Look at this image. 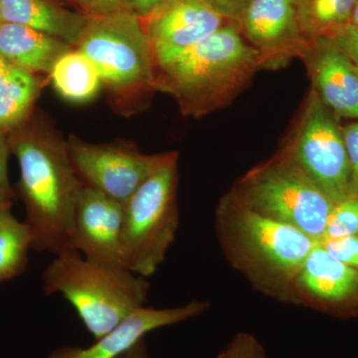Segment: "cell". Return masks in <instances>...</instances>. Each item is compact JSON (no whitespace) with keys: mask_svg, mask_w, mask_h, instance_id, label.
I'll return each mask as SVG.
<instances>
[{"mask_svg":"<svg viewBox=\"0 0 358 358\" xmlns=\"http://www.w3.org/2000/svg\"><path fill=\"white\" fill-rule=\"evenodd\" d=\"M48 77L56 93L69 103L91 102L103 88L95 65L76 47L55 61Z\"/></svg>","mask_w":358,"mask_h":358,"instance_id":"obj_19","label":"cell"},{"mask_svg":"<svg viewBox=\"0 0 358 358\" xmlns=\"http://www.w3.org/2000/svg\"><path fill=\"white\" fill-rule=\"evenodd\" d=\"M65 1H68L69 3L73 4V6H77L78 8L76 0H65Z\"/></svg>","mask_w":358,"mask_h":358,"instance_id":"obj_34","label":"cell"},{"mask_svg":"<svg viewBox=\"0 0 358 358\" xmlns=\"http://www.w3.org/2000/svg\"><path fill=\"white\" fill-rule=\"evenodd\" d=\"M296 285L329 307L358 301V268L341 262L320 243L306 259Z\"/></svg>","mask_w":358,"mask_h":358,"instance_id":"obj_15","label":"cell"},{"mask_svg":"<svg viewBox=\"0 0 358 358\" xmlns=\"http://www.w3.org/2000/svg\"><path fill=\"white\" fill-rule=\"evenodd\" d=\"M67 143L71 162L83 185L122 204L171 154H143L127 141L88 143L74 134Z\"/></svg>","mask_w":358,"mask_h":358,"instance_id":"obj_9","label":"cell"},{"mask_svg":"<svg viewBox=\"0 0 358 358\" xmlns=\"http://www.w3.org/2000/svg\"><path fill=\"white\" fill-rule=\"evenodd\" d=\"M48 83L47 75L9 66L0 78V133L8 134L29 120Z\"/></svg>","mask_w":358,"mask_h":358,"instance_id":"obj_18","label":"cell"},{"mask_svg":"<svg viewBox=\"0 0 358 358\" xmlns=\"http://www.w3.org/2000/svg\"><path fill=\"white\" fill-rule=\"evenodd\" d=\"M7 136L11 155L20 164L14 193L24 203L32 250L56 255L71 248L75 209L83 183L71 162L67 141L38 109Z\"/></svg>","mask_w":358,"mask_h":358,"instance_id":"obj_1","label":"cell"},{"mask_svg":"<svg viewBox=\"0 0 358 358\" xmlns=\"http://www.w3.org/2000/svg\"><path fill=\"white\" fill-rule=\"evenodd\" d=\"M358 235V197L348 196L334 204L327 220L324 239Z\"/></svg>","mask_w":358,"mask_h":358,"instance_id":"obj_22","label":"cell"},{"mask_svg":"<svg viewBox=\"0 0 358 358\" xmlns=\"http://www.w3.org/2000/svg\"><path fill=\"white\" fill-rule=\"evenodd\" d=\"M352 25L357 26L358 28V0L357 4H355V10H353L352 21H350Z\"/></svg>","mask_w":358,"mask_h":358,"instance_id":"obj_32","label":"cell"},{"mask_svg":"<svg viewBox=\"0 0 358 358\" xmlns=\"http://www.w3.org/2000/svg\"><path fill=\"white\" fill-rule=\"evenodd\" d=\"M122 222L124 204L83 185L75 209L71 248L91 260L124 267Z\"/></svg>","mask_w":358,"mask_h":358,"instance_id":"obj_12","label":"cell"},{"mask_svg":"<svg viewBox=\"0 0 358 358\" xmlns=\"http://www.w3.org/2000/svg\"><path fill=\"white\" fill-rule=\"evenodd\" d=\"M208 308L206 301H193L178 308L143 307L87 348H64L50 358H117L141 343L145 334L197 317Z\"/></svg>","mask_w":358,"mask_h":358,"instance_id":"obj_14","label":"cell"},{"mask_svg":"<svg viewBox=\"0 0 358 358\" xmlns=\"http://www.w3.org/2000/svg\"><path fill=\"white\" fill-rule=\"evenodd\" d=\"M143 21L155 67L190 50L229 22L205 0H166Z\"/></svg>","mask_w":358,"mask_h":358,"instance_id":"obj_10","label":"cell"},{"mask_svg":"<svg viewBox=\"0 0 358 358\" xmlns=\"http://www.w3.org/2000/svg\"><path fill=\"white\" fill-rule=\"evenodd\" d=\"M260 70V54L237 24L227 22L190 50L155 67V86L173 96L181 114L201 117L229 105Z\"/></svg>","mask_w":358,"mask_h":358,"instance_id":"obj_2","label":"cell"},{"mask_svg":"<svg viewBox=\"0 0 358 358\" xmlns=\"http://www.w3.org/2000/svg\"><path fill=\"white\" fill-rule=\"evenodd\" d=\"M131 357H129V358H145V357H143V355H138V353H134V346L133 348H131Z\"/></svg>","mask_w":358,"mask_h":358,"instance_id":"obj_33","label":"cell"},{"mask_svg":"<svg viewBox=\"0 0 358 358\" xmlns=\"http://www.w3.org/2000/svg\"><path fill=\"white\" fill-rule=\"evenodd\" d=\"M222 358H258L255 343L247 341V338L245 341H237Z\"/></svg>","mask_w":358,"mask_h":358,"instance_id":"obj_28","label":"cell"},{"mask_svg":"<svg viewBox=\"0 0 358 358\" xmlns=\"http://www.w3.org/2000/svg\"><path fill=\"white\" fill-rule=\"evenodd\" d=\"M78 8L89 15H105L131 9L129 0H76Z\"/></svg>","mask_w":358,"mask_h":358,"instance_id":"obj_25","label":"cell"},{"mask_svg":"<svg viewBox=\"0 0 358 358\" xmlns=\"http://www.w3.org/2000/svg\"><path fill=\"white\" fill-rule=\"evenodd\" d=\"M42 280L45 294H59L69 301L96 339L145 307L150 288L147 278L91 260L73 248L56 254Z\"/></svg>","mask_w":358,"mask_h":358,"instance_id":"obj_4","label":"cell"},{"mask_svg":"<svg viewBox=\"0 0 358 358\" xmlns=\"http://www.w3.org/2000/svg\"><path fill=\"white\" fill-rule=\"evenodd\" d=\"M178 154L150 174L124 203L122 246L124 267L148 278L157 272L179 225Z\"/></svg>","mask_w":358,"mask_h":358,"instance_id":"obj_6","label":"cell"},{"mask_svg":"<svg viewBox=\"0 0 358 358\" xmlns=\"http://www.w3.org/2000/svg\"><path fill=\"white\" fill-rule=\"evenodd\" d=\"M205 1L226 20L239 25L251 0H205Z\"/></svg>","mask_w":358,"mask_h":358,"instance_id":"obj_26","label":"cell"},{"mask_svg":"<svg viewBox=\"0 0 358 358\" xmlns=\"http://www.w3.org/2000/svg\"><path fill=\"white\" fill-rule=\"evenodd\" d=\"M312 89L341 119L358 121L357 67L331 37L308 42L301 53Z\"/></svg>","mask_w":358,"mask_h":358,"instance_id":"obj_13","label":"cell"},{"mask_svg":"<svg viewBox=\"0 0 358 358\" xmlns=\"http://www.w3.org/2000/svg\"><path fill=\"white\" fill-rule=\"evenodd\" d=\"M357 0H294L299 24L306 41L333 37L350 24Z\"/></svg>","mask_w":358,"mask_h":358,"instance_id":"obj_20","label":"cell"},{"mask_svg":"<svg viewBox=\"0 0 358 358\" xmlns=\"http://www.w3.org/2000/svg\"><path fill=\"white\" fill-rule=\"evenodd\" d=\"M357 72H358V68H357Z\"/></svg>","mask_w":358,"mask_h":358,"instance_id":"obj_36","label":"cell"},{"mask_svg":"<svg viewBox=\"0 0 358 358\" xmlns=\"http://www.w3.org/2000/svg\"><path fill=\"white\" fill-rule=\"evenodd\" d=\"M76 48L95 65L110 105L124 117L148 107L155 65L145 24L133 9L90 15Z\"/></svg>","mask_w":358,"mask_h":358,"instance_id":"obj_3","label":"cell"},{"mask_svg":"<svg viewBox=\"0 0 358 358\" xmlns=\"http://www.w3.org/2000/svg\"><path fill=\"white\" fill-rule=\"evenodd\" d=\"M343 131L350 166L348 196L358 197V121L343 127Z\"/></svg>","mask_w":358,"mask_h":358,"instance_id":"obj_23","label":"cell"},{"mask_svg":"<svg viewBox=\"0 0 358 358\" xmlns=\"http://www.w3.org/2000/svg\"><path fill=\"white\" fill-rule=\"evenodd\" d=\"M320 244L341 262L358 268V235L324 239Z\"/></svg>","mask_w":358,"mask_h":358,"instance_id":"obj_24","label":"cell"},{"mask_svg":"<svg viewBox=\"0 0 358 358\" xmlns=\"http://www.w3.org/2000/svg\"><path fill=\"white\" fill-rule=\"evenodd\" d=\"M227 237L245 265L282 282L296 281L319 242L288 224L252 210L231 193L221 205Z\"/></svg>","mask_w":358,"mask_h":358,"instance_id":"obj_7","label":"cell"},{"mask_svg":"<svg viewBox=\"0 0 358 358\" xmlns=\"http://www.w3.org/2000/svg\"><path fill=\"white\" fill-rule=\"evenodd\" d=\"M166 0H129L131 9L141 20H147Z\"/></svg>","mask_w":358,"mask_h":358,"instance_id":"obj_29","label":"cell"},{"mask_svg":"<svg viewBox=\"0 0 358 358\" xmlns=\"http://www.w3.org/2000/svg\"><path fill=\"white\" fill-rule=\"evenodd\" d=\"M284 150L334 203L348 196L350 166L343 127L313 89Z\"/></svg>","mask_w":358,"mask_h":358,"instance_id":"obj_8","label":"cell"},{"mask_svg":"<svg viewBox=\"0 0 358 358\" xmlns=\"http://www.w3.org/2000/svg\"><path fill=\"white\" fill-rule=\"evenodd\" d=\"M11 64H9V63L7 62L6 59H4L3 57H2L1 55H0V78H1L2 75H3L4 73L6 72L7 69H8L9 66Z\"/></svg>","mask_w":358,"mask_h":358,"instance_id":"obj_31","label":"cell"},{"mask_svg":"<svg viewBox=\"0 0 358 358\" xmlns=\"http://www.w3.org/2000/svg\"><path fill=\"white\" fill-rule=\"evenodd\" d=\"M15 193L0 190V211L11 207L13 200L15 199Z\"/></svg>","mask_w":358,"mask_h":358,"instance_id":"obj_30","label":"cell"},{"mask_svg":"<svg viewBox=\"0 0 358 358\" xmlns=\"http://www.w3.org/2000/svg\"><path fill=\"white\" fill-rule=\"evenodd\" d=\"M2 21L27 26L77 47L90 15L58 0H0Z\"/></svg>","mask_w":358,"mask_h":358,"instance_id":"obj_16","label":"cell"},{"mask_svg":"<svg viewBox=\"0 0 358 358\" xmlns=\"http://www.w3.org/2000/svg\"><path fill=\"white\" fill-rule=\"evenodd\" d=\"M238 27L260 54L266 70L280 69L292 59L300 58L308 44L294 0H251Z\"/></svg>","mask_w":358,"mask_h":358,"instance_id":"obj_11","label":"cell"},{"mask_svg":"<svg viewBox=\"0 0 358 358\" xmlns=\"http://www.w3.org/2000/svg\"><path fill=\"white\" fill-rule=\"evenodd\" d=\"M72 48L62 40L27 26L0 24V55L9 64L48 76L52 66Z\"/></svg>","mask_w":358,"mask_h":358,"instance_id":"obj_17","label":"cell"},{"mask_svg":"<svg viewBox=\"0 0 358 358\" xmlns=\"http://www.w3.org/2000/svg\"><path fill=\"white\" fill-rule=\"evenodd\" d=\"M32 237L27 224L11 213V207L0 211V282L14 279L27 267Z\"/></svg>","mask_w":358,"mask_h":358,"instance_id":"obj_21","label":"cell"},{"mask_svg":"<svg viewBox=\"0 0 358 358\" xmlns=\"http://www.w3.org/2000/svg\"><path fill=\"white\" fill-rule=\"evenodd\" d=\"M10 155L8 136L6 134L0 133V190L14 193L8 176V159Z\"/></svg>","mask_w":358,"mask_h":358,"instance_id":"obj_27","label":"cell"},{"mask_svg":"<svg viewBox=\"0 0 358 358\" xmlns=\"http://www.w3.org/2000/svg\"><path fill=\"white\" fill-rule=\"evenodd\" d=\"M232 194L245 206L324 239L334 202L285 150L240 179Z\"/></svg>","mask_w":358,"mask_h":358,"instance_id":"obj_5","label":"cell"},{"mask_svg":"<svg viewBox=\"0 0 358 358\" xmlns=\"http://www.w3.org/2000/svg\"><path fill=\"white\" fill-rule=\"evenodd\" d=\"M2 22H3V21H2L1 4H0V24H1Z\"/></svg>","mask_w":358,"mask_h":358,"instance_id":"obj_35","label":"cell"}]
</instances>
